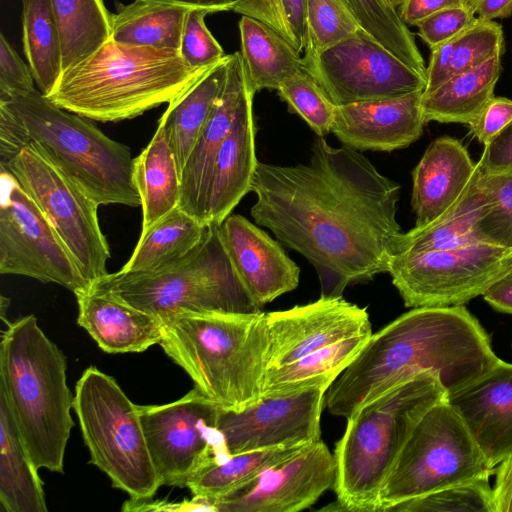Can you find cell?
<instances>
[{
  "mask_svg": "<svg viewBox=\"0 0 512 512\" xmlns=\"http://www.w3.org/2000/svg\"><path fill=\"white\" fill-rule=\"evenodd\" d=\"M251 191L252 218L314 266L321 296L388 272L402 234L400 186L356 150L319 137L307 163L258 162Z\"/></svg>",
  "mask_w": 512,
  "mask_h": 512,
  "instance_id": "6da1fadb",
  "label": "cell"
},
{
  "mask_svg": "<svg viewBox=\"0 0 512 512\" xmlns=\"http://www.w3.org/2000/svg\"><path fill=\"white\" fill-rule=\"evenodd\" d=\"M489 334L464 305L417 307L371 334L325 394V407L348 418L363 404L425 372L447 392L475 380L500 358Z\"/></svg>",
  "mask_w": 512,
  "mask_h": 512,
  "instance_id": "7a4b0ae2",
  "label": "cell"
},
{
  "mask_svg": "<svg viewBox=\"0 0 512 512\" xmlns=\"http://www.w3.org/2000/svg\"><path fill=\"white\" fill-rule=\"evenodd\" d=\"M159 345L219 408L242 411L263 398L266 313H176L162 320Z\"/></svg>",
  "mask_w": 512,
  "mask_h": 512,
  "instance_id": "3957f363",
  "label": "cell"
},
{
  "mask_svg": "<svg viewBox=\"0 0 512 512\" xmlns=\"http://www.w3.org/2000/svg\"><path fill=\"white\" fill-rule=\"evenodd\" d=\"M211 66L191 67L177 51L110 39L65 69L46 96L90 120L118 122L169 103Z\"/></svg>",
  "mask_w": 512,
  "mask_h": 512,
  "instance_id": "277c9868",
  "label": "cell"
},
{
  "mask_svg": "<svg viewBox=\"0 0 512 512\" xmlns=\"http://www.w3.org/2000/svg\"><path fill=\"white\" fill-rule=\"evenodd\" d=\"M66 357L34 315L7 322L0 345V389L5 393L34 465L63 473L74 422Z\"/></svg>",
  "mask_w": 512,
  "mask_h": 512,
  "instance_id": "5b68a950",
  "label": "cell"
},
{
  "mask_svg": "<svg viewBox=\"0 0 512 512\" xmlns=\"http://www.w3.org/2000/svg\"><path fill=\"white\" fill-rule=\"evenodd\" d=\"M447 398L439 379L421 373L363 404L335 446L334 491L342 510L377 512L381 489L424 413Z\"/></svg>",
  "mask_w": 512,
  "mask_h": 512,
  "instance_id": "8992f818",
  "label": "cell"
},
{
  "mask_svg": "<svg viewBox=\"0 0 512 512\" xmlns=\"http://www.w3.org/2000/svg\"><path fill=\"white\" fill-rule=\"evenodd\" d=\"M0 103L20 117L34 146L98 205L141 206L129 147L40 90Z\"/></svg>",
  "mask_w": 512,
  "mask_h": 512,
  "instance_id": "52a82bcc",
  "label": "cell"
},
{
  "mask_svg": "<svg viewBox=\"0 0 512 512\" xmlns=\"http://www.w3.org/2000/svg\"><path fill=\"white\" fill-rule=\"evenodd\" d=\"M91 286L110 291L161 321L181 312L260 311L234 270L215 224L208 226L200 243L177 263L154 272L119 270Z\"/></svg>",
  "mask_w": 512,
  "mask_h": 512,
  "instance_id": "ba28073f",
  "label": "cell"
},
{
  "mask_svg": "<svg viewBox=\"0 0 512 512\" xmlns=\"http://www.w3.org/2000/svg\"><path fill=\"white\" fill-rule=\"evenodd\" d=\"M77 415L90 463L130 498L151 499L160 487L148 450L138 405L111 376L87 368L75 386Z\"/></svg>",
  "mask_w": 512,
  "mask_h": 512,
  "instance_id": "9c48e42d",
  "label": "cell"
},
{
  "mask_svg": "<svg viewBox=\"0 0 512 512\" xmlns=\"http://www.w3.org/2000/svg\"><path fill=\"white\" fill-rule=\"evenodd\" d=\"M493 473L464 421L444 399L424 413L410 434L381 489L377 512Z\"/></svg>",
  "mask_w": 512,
  "mask_h": 512,
  "instance_id": "30bf717a",
  "label": "cell"
},
{
  "mask_svg": "<svg viewBox=\"0 0 512 512\" xmlns=\"http://www.w3.org/2000/svg\"><path fill=\"white\" fill-rule=\"evenodd\" d=\"M36 203L91 284L108 274L110 248L98 220V204L72 182L33 143L7 165Z\"/></svg>",
  "mask_w": 512,
  "mask_h": 512,
  "instance_id": "8fae6325",
  "label": "cell"
},
{
  "mask_svg": "<svg viewBox=\"0 0 512 512\" xmlns=\"http://www.w3.org/2000/svg\"><path fill=\"white\" fill-rule=\"evenodd\" d=\"M512 269V248L486 243L391 257L388 273L406 307L464 305Z\"/></svg>",
  "mask_w": 512,
  "mask_h": 512,
  "instance_id": "7c38bea8",
  "label": "cell"
},
{
  "mask_svg": "<svg viewBox=\"0 0 512 512\" xmlns=\"http://www.w3.org/2000/svg\"><path fill=\"white\" fill-rule=\"evenodd\" d=\"M138 409L160 486L187 487L199 469L228 457L216 429L219 407L195 386L174 402Z\"/></svg>",
  "mask_w": 512,
  "mask_h": 512,
  "instance_id": "4fadbf2b",
  "label": "cell"
},
{
  "mask_svg": "<svg viewBox=\"0 0 512 512\" xmlns=\"http://www.w3.org/2000/svg\"><path fill=\"white\" fill-rule=\"evenodd\" d=\"M0 273L55 283L74 294L90 283L36 203L0 168Z\"/></svg>",
  "mask_w": 512,
  "mask_h": 512,
  "instance_id": "5bb4252c",
  "label": "cell"
},
{
  "mask_svg": "<svg viewBox=\"0 0 512 512\" xmlns=\"http://www.w3.org/2000/svg\"><path fill=\"white\" fill-rule=\"evenodd\" d=\"M304 62L307 73L336 106L424 92L427 84L425 76L362 27L353 36Z\"/></svg>",
  "mask_w": 512,
  "mask_h": 512,
  "instance_id": "9a60e30c",
  "label": "cell"
},
{
  "mask_svg": "<svg viewBox=\"0 0 512 512\" xmlns=\"http://www.w3.org/2000/svg\"><path fill=\"white\" fill-rule=\"evenodd\" d=\"M327 390L315 387L290 395L263 397L242 411L219 408L216 429L226 455L319 440Z\"/></svg>",
  "mask_w": 512,
  "mask_h": 512,
  "instance_id": "2e32d148",
  "label": "cell"
},
{
  "mask_svg": "<svg viewBox=\"0 0 512 512\" xmlns=\"http://www.w3.org/2000/svg\"><path fill=\"white\" fill-rule=\"evenodd\" d=\"M334 454L319 440L212 503L219 512H297L334 487Z\"/></svg>",
  "mask_w": 512,
  "mask_h": 512,
  "instance_id": "e0dca14e",
  "label": "cell"
},
{
  "mask_svg": "<svg viewBox=\"0 0 512 512\" xmlns=\"http://www.w3.org/2000/svg\"><path fill=\"white\" fill-rule=\"evenodd\" d=\"M268 369L277 368L346 338L372 333L365 308L342 297L266 313ZM267 369V370H268Z\"/></svg>",
  "mask_w": 512,
  "mask_h": 512,
  "instance_id": "ac0fdd59",
  "label": "cell"
},
{
  "mask_svg": "<svg viewBox=\"0 0 512 512\" xmlns=\"http://www.w3.org/2000/svg\"><path fill=\"white\" fill-rule=\"evenodd\" d=\"M219 234L241 283L259 308L298 286L296 263L245 217L229 215L219 225Z\"/></svg>",
  "mask_w": 512,
  "mask_h": 512,
  "instance_id": "d6986e66",
  "label": "cell"
},
{
  "mask_svg": "<svg viewBox=\"0 0 512 512\" xmlns=\"http://www.w3.org/2000/svg\"><path fill=\"white\" fill-rule=\"evenodd\" d=\"M446 400L492 467L512 456V363L500 359Z\"/></svg>",
  "mask_w": 512,
  "mask_h": 512,
  "instance_id": "ffe728a7",
  "label": "cell"
},
{
  "mask_svg": "<svg viewBox=\"0 0 512 512\" xmlns=\"http://www.w3.org/2000/svg\"><path fill=\"white\" fill-rule=\"evenodd\" d=\"M423 92L336 106L331 132L356 151H393L420 138Z\"/></svg>",
  "mask_w": 512,
  "mask_h": 512,
  "instance_id": "44dd1931",
  "label": "cell"
},
{
  "mask_svg": "<svg viewBox=\"0 0 512 512\" xmlns=\"http://www.w3.org/2000/svg\"><path fill=\"white\" fill-rule=\"evenodd\" d=\"M249 85L241 53L230 54L222 94L181 171L179 207L204 223L216 155L230 132L239 103Z\"/></svg>",
  "mask_w": 512,
  "mask_h": 512,
  "instance_id": "7402d4cb",
  "label": "cell"
},
{
  "mask_svg": "<svg viewBox=\"0 0 512 512\" xmlns=\"http://www.w3.org/2000/svg\"><path fill=\"white\" fill-rule=\"evenodd\" d=\"M479 174L478 163L458 139L442 136L431 142L412 172L415 226L428 225L450 212Z\"/></svg>",
  "mask_w": 512,
  "mask_h": 512,
  "instance_id": "603a6c76",
  "label": "cell"
},
{
  "mask_svg": "<svg viewBox=\"0 0 512 512\" xmlns=\"http://www.w3.org/2000/svg\"><path fill=\"white\" fill-rule=\"evenodd\" d=\"M77 323L107 353L143 352L159 344L162 321L94 286L75 294Z\"/></svg>",
  "mask_w": 512,
  "mask_h": 512,
  "instance_id": "cb8c5ba5",
  "label": "cell"
},
{
  "mask_svg": "<svg viewBox=\"0 0 512 512\" xmlns=\"http://www.w3.org/2000/svg\"><path fill=\"white\" fill-rule=\"evenodd\" d=\"M250 85L245 91L229 134L216 155L210 180L206 223L220 225L251 191L258 163L255 155L253 96Z\"/></svg>",
  "mask_w": 512,
  "mask_h": 512,
  "instance_id": "d4e9b609",
  "label": "cell"
},
{
  "mask_svg": "<svg viewBox=\"0 0 512 512\" xmlns=\"http://www.w3.org/2000/svg\"><path fill=\"white\" fill-rule=\"evenodd\" d=\"M230 54L213 64L192 85L168 103L160 118L181 171L225 86Z\"/></svg>",
  "mask_w": 512,
  "mask_h": 512,
  "instance_id": "484cf974",
  "label": "cell"
},
{
  "mask_svg": "<svg viewBox=\"0 0 512 512\" xmlns=\"http://www.w3.org/2000/svg\"><path fill=\"white\" fill-rule=\"evenodd\" d=\"M0 502L7 512H47L43 484L0 389Z\"/></svg>",
  "mask_w": 512,
  "mask_h": 512,
  "instance_id": "4316f807",
  "label": "cell"
},
{
  "mask_svg": "<svg viewBox=\"0 0 512 512\" xmlns=\"http://www.w3.org/2000/svg\"><path fill=\"white\" fill-rule=\"evenodd\" d=\"M241 56L251 89H278L286 79L307 73L303 57L264 22L246 15L239 21Z\"/></svg>",
  "mask_w": 512,
  "mask_h": 512,
  "instance_id": "83f0119b",
  "label": "cell"
},
{
  "mask_svg": "<svg viewBox=\"0 0 512 512\" xmlns=\"http://www.w3.org/2000/svg\"><path fill=\"white\" fill-rule=\"evenodd\" d=\"M502 70L501 56L459 73L428 94L422 95L424 121L469 124L494 97Z\"/></svg>",
  "mask_w": 512,
  "mask_h": 512,
  "instance_id": "f1b7e54d",
  "label": "cell"
},
{
  "mask_svg": "<svg viewBox=\"0 0 512 512\" xmlns=\"http://www.w3.org/2000/svg\"><path fill=\"white\" fill-rule=\"evenodd\" d=\"M134 181L141 198V231L179 206L180 172L160 122L149 144L134 158Z\"/></svg>",
  "mask_w": 512,
  "mask_h": 512,
  "instance_id": "f546056e",
  "label": "cell"
},
{
  "mask_svg": "<svg viewBox=\"0 0 512 512\" xmlns=\"http://www.w3.org/2000/svg\"><path fill=\"white\" fill-rule=\"evenodd\" d=\"M371 334L346 338L292 363L268 369L262 397L290 395L315 387L328 389L358 356Z\"/></svg>",
  "mask_w": 512,
  "mask_h": 512,
  "instance_id": "4dcf8cb0",
  "label": "cell"
},
{
  "mask_svg": "<svg viewBox=\"0 0 512 512\" xmlns=\"http://www.w3.org/2000/svg\"><path fill=\"white\" fill-rule=\"evenodd\" d=\"M208 226L179 206L141 231L123 272H154L186 257L202 240Z\"/></svg>",
  "mask_w": 512,
  "mask_h": 512,
  "instance_id": "1f68e13d",
  "label": "cell"
},
{
  "mask_svg": "<svg viewBox=\"0 0 512 512\" xmlns=\"http://www.w3.org/2000/svg\"><path fill=\"white\" fill-rule=\"evenodd\" d=\"M190 8L150 0L117 6L111 15V39L124 44L179 52Z\"/></svg>",
  "mask_w": 512,
  "mask_h": 512,
  "instance_id": "d6a6232c",
  "label": "cell"
},
{
  "mask_svg": "<svg viewBox=\"0 0 512 512\" xmlns=\"http://www.w3.org/2000/svg\"><path fill=\"white\" fill-rule=\"evenodd\" d=\"M307 444L280 446L230 455L212 461L199 469L188 481L187 488L195 497L212 503L247 484L266 469L294 455Z\"/></svg>",
  "mask_w": 512,
  "mask_h": 512,
  "instance_id": "836d02e7",
  "label": "cell"
},
{
  "mask_svg": "<svg viewBox=\"0 0 512 512\" xmlns=\"http://www.w3.org/2000/svg\"><path fill=\"white\" fill-rule=\"evenodd\" d=\"M23 52L39 90L48 95L63 72L59 27L50 0H21Z\"/></svg>",
  "mask_w": 512,
  "mask_h": 512,
  "instance_id": "e575fe53",
  "label": "cell"
},
{
  "mask_svg": "<svg viewBox=\"0 0 512 512\" xmlns=\"http://www.w3.org/2000/svg\"><path fill=\"white\" fill-rule=\"evenodd\" d=\"M59 27L63 71L111 39V15L103 0H50Z\"/></svg>",
  "mask_w": 512,
  "mask_h": 512,
  "instance_id": "d590c367",
  "label": "cell"
},
{
  "mask_svg": "<svg viewBox=\"0 0 512 512\" xmlns=\"http://www.w3.org/2000/svg\"><path fill=\"white\" fill-rule=\"evenodd\" d=\"M478 177L459 203L445 216L402 233L395 254L444 250L476 243L472 236L473 225L484 205Z\"/></svg>",
  "mask_w": 512,
  "mask_h": 512,
  "instance_id": "8d00e7d4",
  "label": "cell"
},
{
  "mask_svg": "<svg viewBox=\"0 0 512 512\" xmlns=\"http://www.w3.org/2000/svg\"><path fill=\"white\" fill-rule=\"evenodd\" d=\"M342 1L365 31L405 64L426 77V66L414 35L397 9L386 0Z\"/></svg>",
  "mask_w": 512,
  "mask_h": 512,
  "instance_id": "74e56055",
  "label": "cell"
},
{
  "mask_svg": "<svg viewBox=\"0 0 512 512\" xmlns=\"http://www.w3.org/2000/svg\"><path fill=\"white\" fill-rule=\"evenodd\" d=\"M477 182L484 205L473 225L474 241L512 248V170L480 169Z\"/></svg>",
  "mask_w": 512,
  "mask_h": 512,
  "instance_id": "f35d334b",
  "label": "cell"
},
{
  "mask_svg": "<svg viewBox=\"0 0 512 512\" xmlns=\"http://www.w3.org/2000/svg\"><path fill=\"white\" fill-rule=\"evenodd\" d=\"M361 28L342 0H306L304 59H312Z\"/></svg>",
  "mask_w": 512,
  "mask_h": 512,
  "instance_id": "ab89813d",
  "label": "cell"
},
{
  "mask_svg": "<svg viewBox=\"0 0 512 512\" xmlns=\"http://www.w3.org/2000/svg\"><path fill=\"white\" fill-rule=\"evenodd\" d=\"M490 477L449 486L397 503L392 512H495ZM387 511V512H388Z\"/></svg>",
  "mask_w": 512,
  "mask_h": 512,
  "instance_id": "60d3db41",
  "label": "cell"
},
{
  "mask_svg": "<svg viewBox=\"0 0 512 512\" xmlns=\"http://www.w3.org/2000/svg\"><path fill=\"white\" fill-rule=\"evenodd\" d=\"M277 91L289 110L301 116L319 137L331 132L336 105L308 73L284 80Z\"/></svg>",
  "mask_w": 512,
  "mask_h": 512,
  "instance_id": "b9f144b4",
  "label": "cell"
},
{
  "mask_svg": "<svg viewBox=\"0 0 512 512\" xmlns=\"http://www.w3.org/2000/svg\"><path fill=\"white\" fill-rule=\"evenodd\" d=\"M505 50L503 30L493 20H476L453 39L449 78L477 68Z\"/></svg>",
  "mask_w": 512,
  "mask_h": 512,
  "instance_id": "7bdbcfd3",
  "label": "cell"
},
{
  "mask_svg": "<svg viewBox=\"0 0 512 512\" xmlns=\"http://www.w3.org/2000/svg\"><path fill=\"white\" fill-rule=\"evenodd\" d=\"M207 14V10L191 8L184 20L179 54L191 67H208L225 56L223 48L205 24Z\"/></svg>",
  "mask_w": 512,
  "mask_h": 512,
  "instance_id": "ee69618b",
  "label": "cell"
},
{
  "mask_svg": "<svg viewBox=\"0 0 512 512\" xmlns=\"http://www.w3.org/2000/svg\"><path fill=\"white\" fill-rule=\"evenodd\" d=\"M475 20V13L470 3H467L437 11L416 26L418 35L432 49L457 37Z\"/></svg>",
  "mask_w": 512,
  "mask_h": 512,
  "instance_id": "f6af8a7d",
  "label": "cell"
},
{
  "mask_svg": "<svg viewBox=\"0 0 512 512\" xmlns=\"http://www.w3.org/2000/svg\"><path fill=\"white\" fill-rule=\"evenodd\" d=\"M34 76L4 34H0V101L34 90Z\"/></svg>",
  "mask_w": 512,
  "mask_h": 512,
  "instance_id": "bcb514c9",
  "label": "cell"
},
{
  "mask_svg": "<svg viewBox=\"0 0 512 512\" xmlns=\"http://www.w3.org/2000/svg\"><path fill=\"white\" fill-rule=\"evenodd\" d=\"M512 121V100L494 96L468 124L470 132L486 145Z\"/></svg>",
  "mask_w": 512,
  "mask_h": 512,
  "instance_id": "7dc6e473",
  "label": "cell"
},
{
  "mask_svg": "<svg viewBox=\"0 0 512 512\" xmlns=\"http://www.w3.org/2000/svg\"><path fill=\"white\" fill-rule=\"evenodd\" d=\"M32 143L20 117L0 103V165H7Z\"/></svg>",
  "mask_w": 512,
  "mask_h": 512,
  "instance_id": "c3c4849f",
  "label": "cell"
},
{
  "mask_svg": "<svg viewBox=\"0 0 512 512\" xmlns=\"http://www.w3.org/2000/svg\"><path fill=\"white\" fill-rule=\"evenodd\" d=\"M477 163L482 172L512 170V121L484 145Z\"/></svg>",
  "mask_w": 512,
  "mask_h": 512,
  "instance_id": "681fc988",
  "label": "cell"
},
{
  "mask_svg": "<svg viewBox=\"0 0 512 512\" xmlns=\"http://www.w3.org/2000/svg\"><path fill=\"white\" fill-rule=\"evenodd\" d=\"M470 0H404L398 8L402 20L408 26H416L421 20L442 9L462 6Z\"/></svg>",
  "mask_w": 512,
  "mask_h": 512,
  "instance_id": "f907efd6",
  "label": "cell"
},
{
  "mask_svg": "<svg viewBox=\"0 0 512 512\" xmlns=\"http://www.w3.org/2000/svg\"><path fill=\"white\" fill-rule=\"evenodd\" d=\"M453 39L431 49L429 64L426 67L427 84L423 94H428L449 79L450 58Z\"/></svg>",
  "mask_w": 512,
  "mask_h": 512,
  "instance_id": "816d5d0a",
  "label": "cell"
},
{
  "mask_svg": "<svg viewBox=\"0 0 512 512\" xmlns=\"http://www.w3.org/2000/svg\"><path fill=\"white\" fill-rule=\"evenodd\" d=\"M494 473L492 493L495 512H512V456L496 465Z\"/></svg>",
  "mask_w": 512,
  "mask_h": 512,
  "instance_id": "f5cc1de1",
  "label": "cell"
},
{
  "mask_svg": "<svg viewBox=\"0 0 512 512\" xmlns=\"http://www.w3.org/2000/svg\"><path fill=\"white\" fill-rule=\"evenodd\" d=\"M280 1L291 31L292 46L298 53H301L306 43V0Z\"/></svg>",
  "mask_w": 512,
  "mask_h": 512,
  "instance_id": "db71d44e",
  "label": "cell"
},
{
  "mask_svg": "<svg viewBox=\"0 0 512 512\" xmlns=\"http://www.w3.org/2000/svg\"><path fill=\"white\" fill-rule=\"evenodd\" d=\"M123 511H212L208 502L202 498L195 497L189 501L179 503L137 500L130 498L125 501L122 507Z\"/></svg>",
  "mask_w": 512,
  "mask_h": 512,
  "instance_id": "11a10c76",
  "label": "cell"
},
{
  "mask_svg": "<svg viewBox=\"0 0 512 512\" xmlns=\"http://www.w3.org/2000/svg\"><path fill=\"white\" fill-rule=\"evenodd\" d=\"M482 296L494 310L512 315V269L495 281Z\"/></svg>",
  "mask_w": 512,
  "mask_h": 512,
  "instance_id": "9f6ffc18",
  "label": "cell"
},
{
  "mask_svg": "<svg viewBox=\"0 0 512 512\" xmlns=\"http://www.w3.org/2000/svg\"><path fill=\"white\" fill-rule=\"evenodd\" d=\"M477 18L482 20L503 19L512 15V0H470Z\"/></svg>",
  "mask_w": 512,
  "mask_h": 512,
  "instance_id": "6f0895ef",
  "label": "cell"
},
{
  "mask_svg": "<svg viewBox=\"0 0 512 512\" xmlns=\"http://www.w3.org/2000/svg\"><path fill=\"white\" fill-rule=\"evenodd\" d=\"M162 3L180 5L187 8H199L209 13L220 11H234L241 0H150Z\"/></svg>",
  "mask_w": 512,
  "mask_h": 512,
  "instance_id": "680465c9",
  "label": "cell"
},
{
  "mask_svg": "<svg viewBox=\"0 0 512 512\" xmlns=\"http://www.w3.org/2000/svg\"><path fill=\"white\" fill-rule=\"evenodd\" d=\"M9 305V299L5 298L4 296H1V319L5 321V312L6 308Z\"/></svg>",
  "mask_w": 512,
  "mask_h": 512,
  "instance_id": "91938a15",
  "label": "cell"
},
{
  "mask_svg": "<svg viewBox=\"0 0 512 512\" xmlns=\"http://www.w3.org/2000/svg\"><path fill=\"white\" fill-rule=\"evenodd\" d=\"M393 8L398 9L404 0H386Z\"/></svg>",
  "mask_w": 512,
  "mask_h": 512,
  "instance_id": "94428289",
  "label": "cell"
}]
</instances>
